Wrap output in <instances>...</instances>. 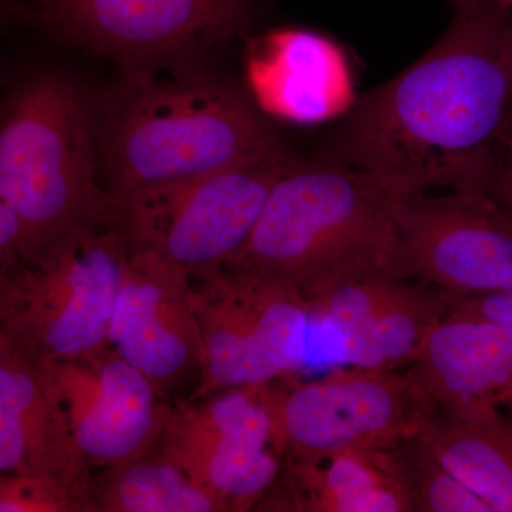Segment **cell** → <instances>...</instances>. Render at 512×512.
<instances>
[{
	"mask_svg": "<svg viewBox=\"0 0 512 512\" xmlns=\"http://www.w3.org/2000/svg\"><path fill=\"white\" fill-rule=\"evenodd\" d=\"M511 113L512 6L454 0L436 45L357 101L322 157L399 195L490 194Z\"/></svg>",
	"mask_w": 512,
	"mask_h": 512,
	"instance_id": "obj_1",
	"label": "cell"
},
{
	"mask_svg": "<svg viewBox=\"0 0 512 512\" xmlns=\"http://www.w3.org/2000/svg\"><path fill=\"white\" fill-rule=\"evenodd\" d=\"M96 97L107 195L214 173L282 147L254 101L201 62L119 66Z\"/></svg>",
	"mask_w": 512,
	"mask_h": 512,
	"instance_id": "obj_2",
	"label": "cell"
},
{
	"mask_svg": "<svg viewBox=\"0 0 512 512\" xmlns=\"http://www.w3.org/2000/svg\"><path fill=\"white\" fill-rule=\"evenodd\" d=\"M400 197L348 165L295 157L269 191L244 247L227 262L281 279L313 309L346 282L396 274Z\"/></svg>",
	"mask_w": 512,
	"mask_h": 512,
	"instance_id": "obj_3",
	"label": "cell"
},
{
	"mask_svg": "<svg viewBox=\"0 0 512 512\" xmlns=\"http://www.w3.org/2000/svg\"><path fill=\"white\" fill-rule=\"evenodd\" d=\"M0 201L26 256L106 218L96 97L63 70L36 67L0 96Z\"/></svg>",
	"mask_w": 512,
	"mask_h": 512,
	"instance_id": "obj_4",
	"label": "cell"
},
{
	"mask_svg": "<svg viewBox=\"0 0 512 512\" xmlns=\"http://www.w3.org/2000/svg\"><path fill=\"white\" fill-rule=\"evenodd\" d=\"M284 146L245 163L109 195L106 218L128 248L188 275L229 261L251 235L269 191L291 165Z\"/></svg>",
	"mask_w": 512,
	"mask_h": 512,
	"instance_id": "obj_5",
	"label": "cell"
},
{
	"mask_svg": "<svg viewBox=\"0 0 512 512\" xmlns=\"http://www.w3.org/2000/svg\"><path fill=\"white\" fill-rule=\"evenodd\" d=\"M128 252L103 218L26 256L0 298V335L42 363L103 348Z\"/></svg>",
	"mask_w": 512,
	"mask_h": 512,
	"instance_id": "obj_6",
	"label": "cell"
},
{
	"mask_svg": "<svg viewBox=\"0 0 512 512\" xmlns=\"http://www.w3.org/2000/svg\"><path fill=\"white\" fill-rule=\"evenodd\" d=\"M255 15L256 0H0V22L119 66L202 62Z\"/></svg>",
	"mask_w": 512,
	"mask_h": 512,
	"instance_id": "obj_7",
	"label": "cell"
},
{
	"mask_svg": "<svg viewBox=\"0 0 512 512\" xmlns=\"http://www.w3.org/2000/svg\"><path fill=\"white\" fill-rule=\"evenodd\" d=\"M188 278L201 369L187 399L269 383L301 367L313 309L295 288L231 262Z\"/></svg>",
	"mask_w": 512,
	"mask_h": 512,
	"instance_id": "obj_8",
	"label": "cell"
},
{
	"mask_svg": "<svg viewBox=\"0 0 512 512\" xmlns=\"http://www.w3.org/2000/svg\"><path fill=\"white\" fill-rule=\"evenodd\" d=\"M282 457L392 448L419 433L433 406L399 370L350 366L318 379L264 384Z\"/></svg>",
	"mask_w": 512,
	"mask_h": 512,
	"instance_id": "obj_9",
	"label": "cell"
},
{
	"mask_svg": "<svg viewBox=\"0 0 512 512\" xmlns=\"http://www.w3.org/2000/svg\"><path fill=\"white\" fill-rule=\"evenodd\" d=\"M394 271L456 296L512 291V214L490 194L397 201Z\"/></svg>",
	"mask_w": 512,
	"mask_h": 512,
	"instance_id": "obj_10",
	"label": "cell"
},
{
	"mask_svg": "<svg viewBox=\"0 0 512 512\" xmlns=\"http://www.w3.org/2000/svg\"><path fill=\"white\" fill-rule=\"evenodd\" d=\"M156 448L217 495L228 512L255 511L284 460L266 409L264 384L174 400Z\"/></svg>",
	"mask_w": 512,
	"mask_h": 512,
	"instance_id": "obj_11",
	"label": "cell"
},
{
	"mask_svg": "<svg viewBox=\"0 0 512 512\" xmlns=\"http://www.w3.org/2000/svg\"><path fill=\"white\" fill-rule=\"evenodd\" d=\"M42 365L90 470L120 466L157 447L171 400L109 345Z\"/></svg>",
	"mask_w": 512,
	"mask_h": 512,
	"instance_id": "obj_12",
	"label": "cell"
},
{
	"mask_svg": "<svg viewBox=\"0 0 512 512\" xmlns=\"http://www.w3.org/2000/svg\"><path fill=\"white\" fill-rule=\"evenodd\" d=\"M107 345L171 402L185 387L192 392L200 376L201 339L187 272L156 255L130 249Z\"/></svg>",
	"mask_w": 512,
	"mask_h": 512,
	"instance_id": "obj_13",
	"label": "cell"
},
{
	"mask_svg": "<svg viewBox=\"0 0 512 512\" xmlns=\"http://www.w3.org/2000/svg\"><path fill=\"white\" fill-rule=\"evenodd\" d=\"M447 313L446 293L392 272L346 282L313 305L342 336L350 366L399 370Z\"/></svg>",
	"mask_w": 512,
	"mask_h": 512,
	"instance_id": "obj_14",
	"label": "cell"
},
{
	"mask_svg": "<svg viewBox=\"0 0 512 512\" xmlns=\"http://www.w3.org/2000/svg\"><path fill=\"white\" fill-rule=\"evenodd\" d=\"M45 367L0 335V474H50L89 487Z\"/></svg>",
	"mask_w": 512,
	"mask_h": 512,
	"instance_id": "obj_15",
	"label": "cell"
},
{
	"mask_svg": "<svg viewBox=\"0 0 512 512\" xmlns=\"http://www.w3.org/2000/svg\"><path fill=\"white\" fill-rule=\"evenodd\" d=\"M255 511L413 512L396 447L285 456Z\"/></svg>",
	"mask_w": 512,
	"mask_h": 512,
	"instance_id": "obj_16",
	"label": "cell"
},
{
	"mask_svg": "<svg viewBox=\"0 0 512 512\" xmlns=\"http://www.w3.org/2000/svg\"><path fill=\"white\" fill-rule=\"evenodd\" d=\"M404 369L434 409L495 400L512 386V328L446 315Z\"/></svg>",
	"mask_w": 512,
	"mask_h": 512,
	"instance_id": "obj_17",
	"label": "cell"
},
{
	"mask_svg": "<svg viewBox=\"0 0 512 512\" xmlns=\"http://www.w3.org/2000/svg\"><path fill=\"white\" fill-rule=\"evenodd\" d=\"M346 70L322 36L281 30L256 43L248 60L252 92L261 107L298 121L325 119L346 100Z\"/></svg>",
	"mask_w": 512,
	"mask_h": 512,
	"instance_id": "obj_18",
	"label": "cell"
},
{
	"mask_svg": "<svg viewBox=\"0 0 512 512\" xmlns=\"http://www.w3.org/2000/svg\"><path fill=\"white\" fill-rule=\"evenodd\" d=\"M419 437L493 512H512V424L497 400L431 410Z\"/></svg>",
	"mask_w": 512,
	"mask_h": 512,
	"instance_id": "obj_19",
	"label": "cell"
},
{
	"mask_svg": "<svg viewBox=\"0 0 512 512\" xmlns=\"http://www.w3.org/2000/svg\"><path fill=\"white\" fill-rule=\"evenodd\" d=\"M87 501L90 512H228L217 495L157 448L120 466L93 471Z\"/></svg>",
	"mask_w": 512,
	"mask_h": 512,
	"instance_id": "obj_20",
	"label": "cell"
},
{
	"mask_svg": "<svg viewBox=\"0 0 512 512\" xmlns=\"http://www.w3.org/2000/svg\"><path fill=\"white\" fill-rule=\"evenodd\" d=\"M413 512H493L433 456L419 434L396 446Z\"/></svg>",
	"mask_w": 512,
	"mask_h": 512,
	"instance_id": "obj_21",
	"label": "cell"
},
{
	"mask_svg": "<svg viewBox=\"0 0 512 512\" xmlns=\"http://www.w3.org/2000/svg\"><path fill=\"white\" fill-rule=\"evenodd\" d=\"M0 512H90L87 488L50 474H0Z\"/></svg>",
	"mask_w": 512,
	"mask_h": 512,
	"instance_id": "obj_22",
	"label": "cell"
},
{
	"mask_svg": "<svg viewBox=\"0 0 512 512\" xmlns=\"http://www.w3.org/2000/svg\"><path fill=\"white\" fill-rule=\"evenodd\" d=\"M447 313L490 320L512 328V291L485 296H456L446 293Z\"/></svg>",
	"mask_w": 512,
	"mask_h": 512,
	"instance_id": "obj_23",
	"label": "cell"
},
{
	"mask_svg": "<svg viewBox=\"0 0 512 512\" xmlns=\"http://www.w3.org/2000/svg\"><path fill=\"white\" fill-rule=\"evenodd\" d=\"M25 262L22 229L15 215L0 201V298Z\"/></svg>",
	"mask_w": 512,
	"mask_h": 512,
	"instance_id": "obj_24",
	"label": "cell"
},
{
	"mask_svg": "<svg viewBox=\"0 0 512 512\" xmlns=\"http://www.w3.org/2000/svg\"><path fill=\"white\" fill-rule=\"evenodd\" d=\"M501 148L503 156L498 157V167L490 194L512 214V116L501 138Z\"/></svg>",
	"mask_w": 512,
	"mask_h": 512,
	"instance_id": "obj_25",
	"label": "cell"
},
{
	"mask_svg": "<svg viewBox=\"0 0 512 512\" xmlns=\"http://www.w3.org/2000/svg\"><path fill=\"white\" fill-rule=\"evenodd\" d=\"M495 400H497L498 406L501 407V410H503L505 416H507V419L512 424V386L504 390L503 393L498 394Z\"/></svg>",
	"mask_w": 512,
	"mask_h": 512,
	"instance_id": "obj_26",
	"label": "cell"
},
{
	"mask_svg": "<svg viewBox=\"0 0 512 512\" xmlns=\"http://www.w3.org/2000/svg\"><path fill=\"white\" fill-rule=\"evenodd\" d=\"M488 2L501 3V5L512 6V0H488Z\"/></svg>",
	"mask_w": 512,
	"mask_h": 512,
	"instance_id": "obj_27",
	"label": "cell"
},
{
	"mask_svg": "<svg viewBox=\"0 0 512 512\" xmlns=\"http://www.w3.org/2000/svg\"><path fill=\"white\" fill-rule=\"evenodd\" d=\"M3 80V70H2V63H0V83H2Z\"/></svg>",
	"mask_w": 512,
	"mask_h": 512,
	"instance_id": "obj_28",
	"label": "cell"
},
{
	"mask_svg": "<svg viewBox=\"0 0 512 512\" xmlns=\"http://www.w3.org/2000/svg\"><path fill=\"white\" fill-rule=\"evenodd\" d=\"M511 116H512V113H511Z\"/></svg>",
	"mask_w": 512,
	"mask_h": 512,
	"instance_id": "obj_29",
	"label": "cell"
}]
</instances>
